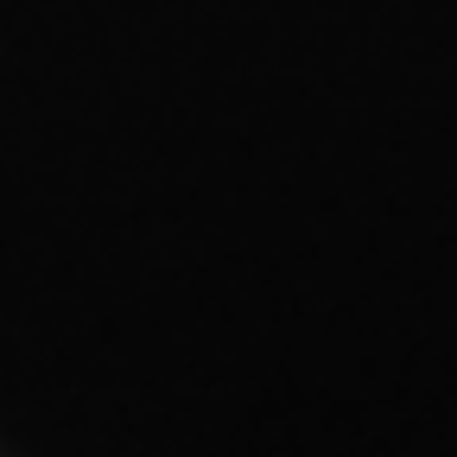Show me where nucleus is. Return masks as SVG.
Returning <instances> with one entry per match:
<instances>
[]
</instances>
